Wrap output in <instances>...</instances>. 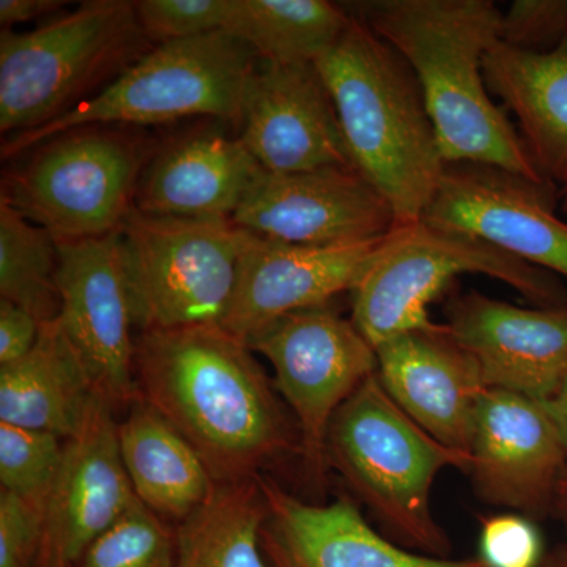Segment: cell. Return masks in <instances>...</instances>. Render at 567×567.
I'll return each mask as SVG.
<instances>
[{"label":"cell","instance_id":"4","mask_svg":"<svg viewBox=\"0 0 567 567\" xmlns=\"http://www.w3.org/2000/svg\"><path fill=\"white\" fill-rule=\"evenodd\" d=\"M327 464L374 516L388 539L416 554L450 558L453 544L432 511V487L446 468L470 472L472 456L420 427L377 372L336 412Z\"/></svg>","mask_w":567,"mask_h":567},{"label":"cell","instance_id":"1","mask_svg":"<svg viewBox=\"0 0 567 567\" xmlns=\"http://www.w3.org/2000/svg\"><path fill=\"white\" fill-rule=\"evenodd\" d=\"M137 393L181 432L218 484L262 475L300 443L262 365L221 324L142 331Z\"/></svg>","mask_w":567,"mask_h":567},{"label":"cell","instance_id":"23","mask_svg":"<svg viewBox=\"0 0 567 567\" xmlns=\"http://www.w3.org/2000/svg\"><path fill=\"white\" fill-rule=\"evenodd\" d=\"M96 393L87 365L58 317L41 323L28 357L0 365V423L69 440L80 431Z\"/></svg>","mask_w":567,"mask_h":567},{"label":"cell","instance_id":"38","mask_svg":"<svg viewBox=\"0 0 567 567\" xmlns=\"http://www.w3.org/2000/svg\"><path fill=\"white\" fill-rule=\"evenodd\" d=\"M539 567H567V544L547 551Z\"/></svg>","mask_w":567,"mask_h":567},{"label":"cell","instance_id":"35","mask_svg":"<svg viewBox=\"0 0 567 567\" xmlns=\"http://www.w3.org/2000/svg\"><path fill=\"white\" fill-rule=\"evenodd\" d=\"M63 0H0V24L13 25L48 17L63 9Z\"/></svg>","mask_w":567,"mask_h":567},{"label":"cell","instance_id":"33","mask_svg":"<svg viewBox=\"0 0 567 567\" xmlns=\"http://www.w3.org/2000/svg\"><path fill=\"white\" fill-rule=\"evenodd\" d=\"M44 511L0 488V567H35Z\"/></svg>","mask_w":567,"mask_h":567},{"label":"cell","instance_id":"30","mask_svg":"<svg viewBox=\"0 0 567 567\" xmlns=\"http://www.w3.org/2000/svg\"><path fill=\"white\" fill-rule=\"evenodd\" d=\"M234 0H137V20L151 43L226 32Z\"/></svg>","mask_w":567,"mask_h":567},{"label":"cell","instance_id":"34","mask_svg":"<svg viewBox=\"0 0 567 567\" xmlns=\"http://www.w3.org/2000/svg\"><path fill=\"white\" fill-rule=\"evenodd\" d=\"M41 322L11 301L0 300V365L28 357L40 338Z\"/></svg>","mask_w":567,"mask_h":567},{"label":"cell","instance_id":"22","mask_svg":"<svg viewBox=\"0 0 567 567\" xmlns=\"http://www.w3.org/2000/svg\"><path fill=\"white\" fill-rule=\"evenodd\" d=\"M488 92L513 111L544 181L567 188V41L555 51L516 50L498 41L484 58Z\"/></svg>","mask_w":567,"mask_h":567},{"label":"cell","instance_id":"11","mask_svg":"<svg viewBox=\"0 0 567 567\" xmlns=\"http://www.w3.org/2000/svg\"><path fill=\"white\" fill-rule=\"evenodd\" d=\"M557 186L502 167L446 163L423 221L475 235L550 274L567 278V223L555 213Z\"/></svg>","mask_w":567,"mask_h":567},{"label":"cell","instance_id":"12","mask_svg":"<svg viewBox=\"0 0 567 567\" xmlns=\"http://www.w3.org/2000/svg\"><path fill=\"white\" fill-rule=\"evenodd\" d=\"M470 456L481 502L535 522L554 514L567 453L546 402L488 388L477 406Z\"/></svg>","mask_w":567,"mask_h":567},{"label":"cell","instance_id":"20","mask_svg":"<svg viewBox=\"0 0 567 567\" xmlns=\"http://www.w3.org/2000/svg\"><path fill=\"white\" fill-rule=\"evenodd\" d=\"M377 375L391 399L429 435L461 453L472 447L483 371L445 323L375 347Z\"/></svg>","mask_w":567,"mask_h":567},{"label":"cell","instance_id":"31","mask_svg":"<svg viewBox=\"0 0 567 567\" xmlns=\"http://www.w3.org/2000/svg\"><path fill=\"white\" fill-rule=\"evenodd\" d=\"M499 41L516 50L550 52L567 41V0H516L503 13Z\"/></svg>","mask_w":567,"mask_h":567},{"label":"cell","instance_id":"2","mask_svg":"<svg viewBox=\"0 0 567 567\" xmlns=\"http://www.w3.org/2000/svg\"><path fill=\"white\" fill-rule=\"evenodd\" d=\"M349 10L415 73L446 163L488 164L546 182L484 80V58L502 29L495 2L374 0L350 3Z\"/></svg>","mask_w":567,"mask_h":567},{"label":"cell","instance_id":"18","mask_svg":"<svg viewBox=\"0 0 567 567\" xmlns=\"http://www.w3.org/2000/svg\"><path fill=\"white\" fill-rule=\"evenodd\" d=\"M256 481L265 502L260 548L268 567H488L480 557L436 558L406 550L372 528L347 496L317 505L270 476Z\"/></svg>","mask_w":567,"mask_h":567},{"label":"cell","instance_id":"14","mask_svg":"<svg viewBox=\"0 0 567 567\" xmlns=\"http://www.w3.org/2000/svg\"><path fill=\"white\" fill-rule=\"evenodd\" d=\"M58 245L59 320L63 330L87 365L100 393L115 409L132 405L140 393L121 234Z\"/></svg>","mask_w":567,"mask_h":567},{"label":"cell","instance_id":"21","mask_svg":"<svg viewBox=\"0 0 567 567\" xmlns=\"http://www.w3.org/2000/svg\"><path fill=\"white\" fill-rule=\"evenodd\" d=\"M262 171L238 136L213 128L178 134L145 164L134 208L164 218L233 219Z\"/></svg>","mask_w":567,"mask_h":567},{"label":"cell","instance_id":"9","mask_svg":"<svg viewBox=\"0 0 567 567\" xmlns=\"http://www.w3.org/2000/svg\"><path fill=\"white\" fill-rule=\"evenodd\" d=\"M134 327L221 324L257 235L233 219L164 218L133 208L118 230Z\"/></svg>","mask_w":567,"mask_h":567},{"label":"cell","instance_id":"7","mask_svg":"<svg viewBox=\"0 0 567 567\" xmlns=\"http://www.w3.org/2000/svg\"><path fill=\"white\" fill-rule=\"evenodd\" d=\"M256 52L227 32L156 44L102 92L58 121L3 142L2 158L87 125H153L210 117L240 126Z\"/></svg>","mask_w":567,"mask_h":567},{"label":"cell","instance_id":"17","mask_svg":"<svg viewBox=\"0 0 567 567\" xmlns=\"http://www.w3.org/2000/svg\"><path fill=\"white\" fill-rule=\"evenodd\" d=\"M446 327L494 390L548 402L567 383V306L522 308L487 295H451Z\"/></svg>","mask_w":567,"mask_h":567},{"label":"cell","instance_id":"6","mask_svg":"<svg viewBox=\"0 0 567 567\" xmlns=\"http://www.w3.org/2000/svg\"><path fill=\"white\" fill-rule=\"evenodd\" d=\"M461 275H486L536 308L567 306L557 275L517 259L483 238L423 221L395 226L352 289V320L377 347L409 331L434 328L429 306Z\"/></svg>","mask_w":567,"mask_h":567},{"label":"cell","instance_id":"36","mask_svg":"<svg viewBox=\"0 0 567 567\" xmlns=\"http://www.w3.org/2000/svg\"><path fill=\"white\" fill-rule=\"evenodd\" d=\"M548 412L557 424L567 453V383L551 401L546 402Z\"/></svg>","mask_w":567,"mask_h":567},{"label":"cell","instance_id":"40","mask_svg":"<svg viewBox=\"0 0 567 567\" xmlns=\"http://www.w3.org/2000/svg\"><path fill=\"white\" fill-rule=\"evenodd\" d=\"M565 193H567V188H566V189H565V192H563L561 194H565ZM561 194H559V196H561Z\"/></svg>","mask_w":567,"mask_h":567},{"label":"cell","instance_id":"15","mask_svg":"<svg viewBox=\"0 0 567 567\" xmlns=\"http://www.w3.org/2000/svg\"><path fill=\"white\" fill-rule=\"evenodd\" d=\"M114 410L106 395L96 393L80 431L65 440L44 505L35 567H76L89 547L140 502L123 466Z\"/></svg>","mask_w":567,"mask_h":567},{"label":"cell","instance_id":"24","mask_svg":"<svg viewBox=\"0 0 567 567\" xmlns=\"http://www.w3.org/2000/svg\"><path fill=\"white\" fill-rule=\"evenodd\" d=\"M118 450L137 499L181 524L210 499L216 488L207 465L166 417L137 398L118 424Z\"/></svg>","mask_w":567,"mask_h":567},{"label":"cell","instance_id":"28","mask_svg":"<svg viewBox=\"0 0 567 567\" xmlns=\"http://www.w3.org/2000/svg\"><path fill=\"white\" fill-rule=\"evenodd\" d=\"M175 528L141 502L89 547L76 567H175Z\"/></svg>","mask_w":567,"mask_h":567},{"label":"cell","instance_id":"25","mask_svg":"<svg viewBox=\"0 0 567 567\" xmlns=\"http://www.w3.org/2000/svg\"><path fill=\"white\" fill-rule=\"evenodd\" d=\"M350 20L349 10L328 0H234L226 32L260 61L316 63Z\"/></svg>","mask_w":567,"mask_h":567},{"label":"cell","instance_id":"32","mask_svg":"<svg viewBox=\"0 0 567 567\" xmlns=\"http://www.w3.org/2000/svg\"><path fill=\"white\" fill-rule=\"evenodd\" d=\"M480 550L488 567H539L546 557L535 520L514 513L484 518Z\"/></svg>","mask_w":567,"mask_h":567},{"label":"cell","instance_id":"19","mask_svg":"<svg viewBox=\"0 0 567 567\" xmlns=\"http://www.w3.org/2000/svg\"><path fill=\"white\" fill-rule=\"evenodd\" d=\"M385 237L357 245L305 246L257 235L245 254L221 327L248 344L282 317L330 305L338 295L352 292Z\"/></svg>","mask_w":567,"mask_h":567},{"label":"cell","instance_id":"5","mask_svg":"<svg viewBox=\"0 0 567 567\" xmlns=\"http://www.w3.org/2000/svg\"><path fill=\"white\" fill-rule=\"evenodd\" d=\"M128 0H91L31 32L0 33V132L41 128L152 50Z\"/></svg>","mask_w":567,"mask_h":567},{"label":"cell","instance_id":"39","mask_svg":"<svg viewBox=\"0 0 567 567\" xmlns=\"http://www.w3.org/2000/svg\"><path fill=\"white\" fill-rule=\"evenodd\" d=\"M561 196H563V212H565L567 215V193L561 194Z\"/></svg>","mask_w":567,"mask_h":567},{"label":"cell","instance_id":"13","mask_svg":"<svg viewBox=\"0 0 567 567\" xmlns=\"http://www.w3.org/2000/svg\"><path fill=\"white\" fill-rule=\"evenodd\" d=\"M233 221L259 237L305 246L365 244L395 227L391 205L354 167L264 169Z\"/></svg>","mask_w":567,"mask_h":567},{"label":"cell","instance_id":"37","mask_svg":"<svg viewBox=\"0 0 567 567\" xmlns=\"http://www.w3.org/2000/svg\"><path fill=\"white\" fill-rule=\"evenodd\" d=\"M554 516L561 522L567 533V470L561 483H559L557 498H555Z\"/></svg>","mask_w":567,"mask_h":567},{"label":"cell","instance_id":"29","mask_svg":"<svg viewBox=\"0 0 567 567\" xmlns=\"http://www.w3.org/2000/svg\"><path fill=\"white\" fill-rule=\"evenodd\" d=\"M65 440L50 432L0 423V484L2 491L28 499L44 511L61 470Z\"/></svg>","mask_w":567,"mask_h":567},{"label":"cell","instance_id":"8","mask_svg":"<svg viewBox=\"0 0 567 567\" xmlns=\"http://www.w3.org/2000/svg\"><path fill=\"white\" fill-rule=\"evenodd\" d=\"M155 148L125 125L69 130L31 148L3 178L2 197L58 241L118 233Z\"/></svg>","mask_w":567,"mask_h":567},{"label":"cell","instance_id":"27","mask_svg":"<svg viewBox=\"0 0 567 567\" xmlns=\"http://www.w3.org/2000/svg\"><path fill=\"white\" fill-rule=\"evenodd\" d=\"M58 240L0 197V300L21 306L41 323L58 319Z\"/></svg>","mask_w":567,"mask_h":567},{"label":"cell","instance_id":"3","mask_svg":"<svg viewBox=\"0 0 567 567\" xmlns=\"http://www.w3.org/2000/svg\"><path fill=\"white\" fill-rule=\"evenodd\" d=\"M316 65L354 169L385 197L395 226L421 221L446 162L409 63L352 13L341 39Z\"/></svg>","mask_w":567,"mask_h":567},{"label":"cell","instance_id":"10","mask_svg":"<svg viewBox=\"0 0 567 567\" xmlns=\"http://www.w3.org/2000/svg\"><path fill=\"white\" fill-rule=\"evenodd\" d=\"M274 365L276 391L292 410L309 477L324 483L331 421L377 372L375 347L333 305L279 319L248 342Z\"/></svg>","mask_w":567,"mask_h":567},{"label":"cell","instance_id":"16","mask_svg":"<svg viewBox=\"0 0 567 567\" xmlns=\"http://www.w3.org/2000/svg\"><path fill=\"white\" fill-rule=\"evenodd\" d=\"M240 141L275 174L353 167L333 99L316 63L257 62Z\"/></svg>","mask_w":567,"mask_h":567},{"label":"cell","instance_id":"26","mask_svg":"<svg viewBox=\"0 0 567 567\" xmlns=\"http://www.w3.org/2000/svg\"><path fill=\"white\" fill-rule=\"evenodd\" d=\"M264 518L256 477L216 484L210 499L175 527V567H268L260 548Z\"/></svg>","mask_w":567,"mask_h":567}]
</instances>
